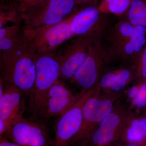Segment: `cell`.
Returning <instances> with one entry per match:
<instances>
[{
	"mask_svg": "<svg viewBox=\"0 0 146 146\" xmlns=\"http://www.w3.org/2000/svg\"><path fill=\"white\" fill-rule=\"evenodd\" d=\"M35 56L26 43L16 48L1 52V78L29 96L35 82Z\"/></svg>",
	"mask_w": 146,
	"mask_h": 146,
	"instance_id": "obj_1",
	"label": "cell"
},
{
	"mask_svg": "<svg viewBox=\"0 0 146 146\" xmlns=\"http://www.w3.org/2000/svg\"><path fill=\"white\" fill-rule=\"evenodd\" d=\"M36 75L34 87L28 102L31 113V119H40L49 91L59 78L60 63L58 55L53 52L38 54L35 56Z\"/></svg>",
	"mask_w": 146,
	"mask_h": 146,
	"instance_id": "obj_2",
	"label": "cell"
},
{
	"mask_svg": "<svg viewBox=\"0 0 146 146\" xmlns=\"http://www.w3.org/2000/svg\"><path fill=\"white\" fill-rule=\"evenodd\" d=\"M123 92H115L100 89L87 100L82 109V121L79 131L71 146L86 140L112 111Z\"/></svg>",
	"mask_w": 146,
	"mask_h": 146,
	"instance_id": "obj_3",
	"label": "cell"
},
{
	"mask_svg": "<svg viewBox=\"0 0 146 146\" xmlns=\"http://www.w3.org/2000/svg\"><path fill=\"white\" fill-rule=\"evenodd\" d=\"M134 112L123 94L112 111L91 135L86 140L76 146H112L118 143L126 125Z\"/></svg>",
	"mask_w": 146,
	"mask_h": 146,
	"instance_id": "obj_4",
	"label": "cell"
},
{
	"mask_svg": "<svg viewBox=\"0 0 146 146\" xmlns=\"http://www.w3.org/2000/svg\"><path fill=\"white\" fill-rule=\"evenodd\" d=\"M72 15L54 25L35 29H23L26 44L35 54L51 52L76 35L71 27Z\"/></svg>",
	"mask_w": 146,
	"mask_h": 146,
	"instance_id": "obj_5",
	"label": "cell"
},
{
	"mask_svg": "<svg viewBox=\"0 0 146 146\" xmlns=\"http://www.w3.org/2000/svg\"><path fill=\"white\" fill-rule=\"evenodd\" d=\"M112 51L94 39L85 61L70 83L80 90L92 89L98 85L103 73L112 61Z\"/></svg>",
	"mask_w": 146,
	"mask_h": 146,
	"instance_id": "obj_6",
	"label": "cell"
},
{
	"mask_svg": "<svg viewBox=\"0 0 146 146\" xmlns=\"http://www.w3.org/2000/svg\"><path fill=\"white\" fill-rule=\"evenodd\" d=\"M100 89L98 85L80 92L75 104L63 115L56 118L54 125V137L50 146H71L77 135L82 121V109L85 102Z\"/></svg>",
	"mask_w": 146,
	"mask_h": 146,
	"instance_id": "obj_7",
	"label": "cell"
},
{
	"mask_svg": "<svg viewBox=\"0 0 146 146\" xmlns=\"http://www.w3.org/2000/svg\"><path fill=\"white\" fill-rule=\"evenodd\" d=\"M76 0H46L23 13L24 29H35L58 23L72 11Z\"/></svg>",
	"mask_w": 146,
	"mask_h": 146,
	"instance_id": "obj_8",
	"label": "cell"
},
{
	"mask_svg": "<svg viewBox=\"0 0 146 146\" xmlns=\"http://www.w3.org/2000/svg\"><path fill=\"white\" fill-rule=\"evenodd\" d=\"M3 137L22 146H50L52 140L45 121L27 119L23 115L13 120L10 129Z\"/></svg>",
	"mask_w": 146,
	"mask_h": 146,
	"instance_id": "obj_9",
	"label": "cell"
},
{
	"mask_svg": "<svg viewBox=\"0 0 146 146\" xmlns=\"http://www.w3.org/2000/svg\"><path fill=\"white\" fill-rule=\"evenodd\" d=\"M80 96V92L73 91L58 78L47 94L40 119L60 117L75 104Z\"/></svg>",
	"mask_w": 146,
	"mask_h": 146,
	"instance_id": "obj_10",
	"label": "cell"
},
{
	"mask_svg": "<svg viewBox=\"0 0 146 146\" xmlns=\"http://www.w3.org/2000/svg\"><path fill=\"white\" fill-rule=\"evenodd\" d=\"M94 39L78 36L58 55L60 63L59 78L70 82L85 61Z\"/></svg>",
	"mask_w": 146,
	"mask_h": 146,
	"instance_id": "obj_11",
	"label": "cell"
},
{
	"mask_svg": "<svg viewBox=\"0 0 146 146\" xmlns=\"http://www.w3.org/2000/svg\"><path fill=\"white\" fill-rule=\"evenodd\" d=\"M98 7L89 6L74 13L71 29L76 36L93 39H99L107 27V22L103 18Z\"/></svg>",
	"mask_w": 146,
	"mask_h": 146,
	"instance_id": "obj_12",
	"label": "cell"
},
{
	"mask_svg": "<svg viewBox=\"0 0 146 146\" xmlns=\"http://www.w3.org/2000/svg\"><path fill=\"white\" fill-rule=\"evenodd\" d=\"M24 94L12 84L0 79V119L12 123L25 110Z\"/></svg>",
	"mask_w": 146,
	"mask_h": 146,
	"instance_id": "obj_13",
	"label": "cell"
},
{
	"mask_svg": "<svg viewBox=\"0 0 146 146\" xmlns=\"http://www.w3.org/2000/svg\"><path fill=\"white\" fill-rule=\"evenodd\" d=\"M135 80V72L131 65L106 68L98 85L100 89L112 92H123Z\"/></svg>",
	"mask_w": 146,
	"mask_h": 146,
	"instance_id": "obj_14",
	"label": "cell"
},
{
	"mask_svg": "<svg viewBox=\"0 0 146 146\" xmlns=\"http://www.w3.org/2000/svg\"><path fill=\"white\" fill-rule=\"evenodd\" d=\"M146 45V27L138 26L133 36L111 51L125 64L133 67Z\"/></svg>",
	"mask_w": 146,
	"mask_h": 146,
	"instance_id": "obj_15",
	"label": "cell"
},
{
	"mask_svg": "<svg viewBox=\"0 0 146 146\" xmlns=\"http://www.w3.org/2000/svg\"><path fill=\"white\" fill-rule=\"evenodd\" d=\"M119 143L146 146V114L133 112L126 125Z\"/></svg>",
	"mask_w": 146,
	"mask_h": 146,
	"instance_id": "obj_16",
	"label": "cell"
},
{
	"mask_svg": "<svg viewBox=\"0 0 146 146\" xmlns=\"http://www.w3.org/2000/svg\"><path fill=\"white\" fill-rule=\"evenodd\" d=\"M133 82L132 86L124 91L123 96L133 111L143 112L146 107V80Z\"/></svg>",
	"mask_w": 146,
	"mask_h": 146,
	"instance_id": "obj_17",
	"label": "cell"
},
{
	"mask_svg": "<svg viewBox=\"0 0 146 146\" xmlns=\"http://www.w3.org/2000/svg\"><path fill=\"white\" fill-rule=\"evenodd\" d=\"M138 26L133 25L127 21H120L112 29L109 40L112 50L131 38L138 30Z\"/></svg>",
	"mask_w": 146,
	"mask_h": 146,
	"instance_id": "obj_18",
	"label": "cell"
},
{
	"mask_svg": "<svg viewBox=\"0 0 146 146\" xmlns=\"http://www.w3.org/2000/svg\"><path fill=\"white\" fill-rule=\"evenodd\" d=\"M126 11L127 21L133 25L146 27V0H133Z\"/></svg>",
	"mask_w": 146,
	"mask_h": 146,
	"instance_id": "obj_19",
	"label": "cell"
},
{
	"mask_svg": "<svg viewBox=\"0 0 146 146\" xmlns=\"http://www.w3.org/2000/svg\"><path fill=\"white\" fill-rule=\"evenodd\" d=\"M133 0H102L98 7L104 13L121 15L127 11Z\"/></svg>",
	"mask_w": 146,
	"mask_h": 146,
	"instance_id": "obj_20",
	"label": "cell"
},
{
	"mask_svg": "<svg viewBox=\"0 0 146 146\" xmlns=\"http://www.w3.org/2000/svg\"><path fill=\"white\" fill-rule=\"evenodd\" d=\"M25 43L23 35L0 39L1 52L8 51L18 48Z\"/></svg>",
	"mask_w": 146,
	"mask_h": 146,
	"instance_id": "obj_21",
	"label": "cell"
},
{
	"mask_svg": "<svg viewBox=\"0 0 146 146\" xmlns=\"http://www.w3.org/2000/svg\"><path fill=\"white\" fill-rule=\"evenodd\" d=\"M135 80H146V45L133 66Z\"/></svg>",
	"mask_w": 146,
	"mask_h": 146,
	"instance_id": "obj_22",
	"label": "cell"
},
{
	"mask_svg": "<svg viewBox=\"0 0 146 146\" xmlns=\"http://www.w3.org/2000/svg\"><path fill=\"white\" fill-rule=\"evenodd\" d=\"M19 24H15L9 27H4L0 28V39L16 36L20 34Z\"/></svg>",
	"mask_w": 146,
	"mask_h": 146,
	"instance_id": "obj_23",
	"label": "cell"
},
{
	"mask_svg": "<svg viewBox=\"0 0 146 146\" xmlns=\"http://www.w3.org/2000/svg\"><path fill=\"white\" fill-rule=\"evenodd\" d=\"M18 9L24 13L32 7L42 3L46 0H19Z\"/></svg>",
	"mask_w": 146,
	"mask_h": 146,
	"instance_id": "obj_24",
	"label": "cell"
},
{
	"mask_svg": "<svg viewBox=\"0 0 146 146\" xmlns=\"http://www.w3.org/2000/svg\"><path fill=\"white\" fill-rule=\"evenodd\" d=\"M16 12L9 11L8 12L1 11L0 14V28L5 26L9 22H15L16 21Z\"/></svg>",
	"mask_w": 146,
	"mask_h": 146,
	"instance_id": "obj_25",
	"label": "cell"
},
{
	"mask_svg": "<svg viewBox=\"0 0 146 146\" xmlns=\"http://www.w3.org/2000/svg\"><path fill=\"white\" fill-rule=\"evenodd\" d=\"M12 123L0 119V137H3L10 129Z\"/></svg>",
	"mask_w": 146,
	"mask_h": 146,
	"instance_id": "obj_26",
	"label": "cell"
},
{
	"mask_svg": "<svg viewBox=\"0 0 146 146\" xmlns=\"http://www.w3.org/2000/svg\"><path fill=\"white\" fill-rule=\"evenodd\" d=\"M0 146H22L13 142L9 141L4 137H0Z\"/></svg>",
	"mask_w": 146,
	"mask_h": 146,
	"instance_id": "obj_27",
	"label": "cell"
},
{
	"mask_svg": "<svg viewBox=\"0 0 146 146\" xmlns=\"http://www.w3.org/2000/svg\"><path fill=\"white\" fill-rule=\"evenodd\" d=\"M118 146H141L137 144L131 143H118Z\"/></svg>",
	"mask_w": 146,
	"mask_h": 146,
	"instance_id": "obj_28",
	"label": "cell"
},
{
	"mask_svg": "<svg viewBox=\"0 0 146 146\" xmlns=\"http://www.w3.org/2000/svg\"><path fill=\"white\" fill-rule=\"evenodd\" d=\"M77 1L80 2H87L89 1H94V0H77Z\"/></svg>",
	"mask_w": 146,
	"mask_h": 146,
	"instance_id": "obj_29",
	"label": "cell"
},
{
	"mask_svg": "<svg viewBox=\"0 0 146 146\" xmlns=\"http://www.w3.org/2000/svg\"><path fill=\"white\" fill-rule=\"evenodd\" d=\"M112 146H118V143L115 144V145H113Z\"/></svg>",
	"mask_w": 146,
	"mask_h": 146,
	"instance_id": "obj_30",
	"label": "cell"
},
{
	"mask_svg": "<svg viewBox=\"0 0 146 146\" xmlns=\"http://www.w3.org/2000/svg\"><path fill=\"white\" fill-rule=\"evenodd\" d=\"M143 112H145V113H146V107L145 108V109H144V110L143 111Z\"/></svg>",
	"mask_w": 146,
	"mask_h": 146,
	"instance_id": "obj_31",
	"label": "cell"
}]
</instances>
